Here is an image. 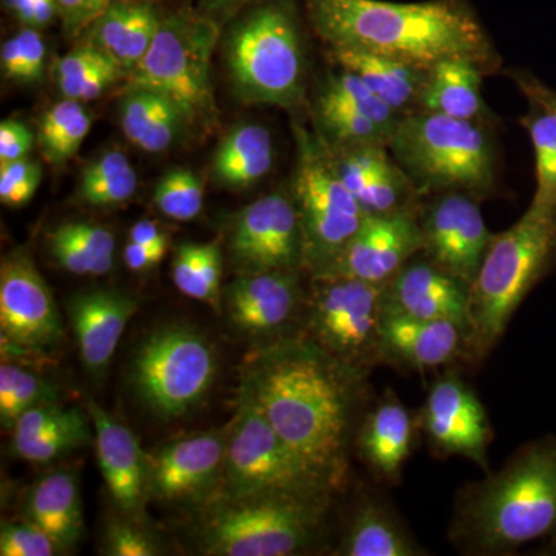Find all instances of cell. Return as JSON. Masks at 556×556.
Listing matches in <instances>:
<instances>
[{"label": "cell", "mask_w": 556, "mask_h": 556, "mask_svg": "<svg viewBox=\"0 0 556 556\" xmlns=\"http://www.w3.org/2000/svg\"><path fill=\"white\" fill-rule=\"evenodd\" d=\"M229 249L241 274L303 270V232L292 197L269 193L244 207Z\"/></svg>", "instance_id": "cell-16"}, {"label": "cell", "mask_w": 556, "mask_h": 556, "mask_svg": "<svg viewBox=\"0 0 556 556\" xmlns=\"http://www.w3.org/2000/svg\"><path fill=\"white\" fill-rule=\"evenodd\" d=\"M228 428L169 442L148 455L149 500L192 506L214 496L225 475Z\"/></svg>", "instance_id": "cell-17"}, {"label": "cell", "mask_w": 556, "mask_h": 556, "mask_svg": "<svg viewBox=\"0 0 556 556\" xmlns=\"http://www.w3.org/2000/svg\"><path fill=\"white\" fill-rule=\"evenodd\" d=\"M61 548L40 527L27 518L24 521L3 522L0 530L2 556H53Z\"/></svg>", "instance_id": "cell-39"}, {"label": "cell", "mask_w": 556, "mask_h": 556, "mask_svg": "<svg viewBox=\"0 0 556 556\" xmlns=\"http://www.w3.org/2000/svg\"><path fill=\"white\" fill-rule=\"evenodd\" d=\"M387 283L313 277L302 331L348 367L369 372L380 364V328Z\"/></svg>", "instance_id": "cell-12"}, {"label": "cell", "mask_w": 556, "mask_h": 556, "mask_svg": "<svg viewBox=\"0 0 556 556\" xmlns=\"http://www.w3.org/2000/svg\"><path fill=\"white\" fill-rule=\"evenodd\" d=\"M417 430L416 417L394 391L388 390L358 424L354 438L358 456L379 481L399 484L415 447Z\"/></svg>", "instance_id": "cell-25"}, {"label": "cell", "mask_w": 556, "mask_h": 556, "mask_svg": "<svg viewBox=\"0 0 556 556\" xmlns=\"http://www.w3.org/2000/svg\"><path fill=\"white\" fill-rule=\"evenodd\" d=\"M336 490L309 470L240 390L236 416L228 428L222 496H334Z\"/></svg>", "instance_id": "cell-10"}, {"label": "cell", "mask_w": 556, "mask_h": 556, "mask_svg": "<svg viewBox=\"0 0 556 556\" xmlns=\"http://www.w3.org/2000/svg\"><path fill=\"white\" fill-rule=\"evenodd\" d=\"M61 228L94 260L100 269V276H104L113 268L115 237L112 230L91 222L65 223Z\"/></svg>", "instance_id": "cell-42"}, {"label": "cell", "mask_w": 556, "mask_h": 556, "mask_svg": "<svg viewBox=\"0 0 556 556\" xmlns=\"http://www.w3.org/2000/svg\"><path fill=\"white\" fill-rule=\"evenodd\" d=\"M153 203L167 218L190 222L199 217L203 208V185L199 177L188 169L167 172L156 185Z\"/></svg>", "instance_id": "cell-38"}, {"label": "cell", "mask_w": 556, "mask_h": 556, "mask_svg": "<svg viewBox=\"0 0 556 556\" xmlns=\"http://www.w3.org/2000/svg\"><path fill=\"white\" fill-rule=\"evenodd\" d=\"M422 249L419 208L396 214H367L338 260L320 276L388 283Z\"/></svg>", "instance_id": "cell-18"}, {"label": "cell", "mask_w": 556, "mask_h": 556, "mask_svg": "<svg viewBox=\"0 0 556 556\" xmlns=\"http://www.w3.org/2000/svg\"><path fill=\"white\" fill-rule=\"evenodd\" d=\"M419 225L420 254L471 287L495 236L486 228L479 200L464 192L438 193L419 207Z\"/></svg>", "instance_id": "cell-15"}, {"label": "cell", "mask_w": 556, "mask_h": 556, "mask_svg": "<svg viewBox=\"0 0 556 556\" xmlns=\"http://www.w3.org/2000/svg\"><path fill=\"white\" fill-rule=\"evenodd\" d=\"M470 285L419 254L388 281L383 311L453 321L470 334Z\"/></svg>", "instance_id": "cell-21"}, {"label": "cell", "mask_w": 556, "mask_h": 556, "mask_svg": "<svg viewBox=\"0 0 556 556\" xmlns=\"http://www.w3.org/2000/svg\"><path fill=\"white\" fill-rule=\"evenodd\" d=\"M129 241L152 248H167V237L161 232L160 226L150 219H141L131 226Z\"/></svg>", "instance_id": "cell-52"}, {"label": "cell", "mask_w": 556, "mask_h": 556, "mask_svg": "<svg viewBox=\"0 0 556 556\" xmlns=\"http://www.w3.org/2000/svg\"><path fill=\"white\" fill-rule=\"evenodd\" d=\"M139 2H153V0H139Z\"/></svg>", "instance_id": "cell-55"}, {"label": "cell", "mask_w": 556, "mask_h": 556, "mask_svg": "<svg viewBox=\"0 0 556 556\" xmlns=\"http://www.w3.org/2000/svg\"><path fill=\"white\" fill-rule=\"evenodd\" d=\"M138 188L137 172L134 167L118 177L105 179L91 186H79L78 195L84 203L94 207L116 206L126 203L135 195Z\"/></svg>", "instance_id": "cell-43"}, {"label": "cell", "mask_w": 556, "mask_h": 556, "mask_svg": "<svg viewBox=\"0 0 556 556\" xmlns=\"http://www.w3.org/2000/svg\"><path fill=\"white\" fill-rule=\"evenodd\" d=\"M468 334L453 321L426 320L383 311L380 364L427 372L466 357Z\"/></svg>", "instance_id": "cell-22"}, {"label": "cell", "mask_w": 556, "mask_h": 556, "mask_svg": "<svg viewBox=\"0 0 556 556\" xmlns=\"http://www.w3.org/2000/svg\"><path fill=\"white\" fill-rule=\"evenodd\" d=\"M7 9L22 22V24L30 25L33 10H35L36 0H3Z\"/></svg>", "instance_id": "cell-54"}, {"label": "cell", "mask_w": 556, "mask_h": 556, "mask_svg": "<svg viewBox=\"0 0 556 556\" xmlns=\"http://www.w3.org/2000/svg\"><path fill=\"white\" fill-rule=\"evenodd\" d=\"M416 419L434 455L466 457L489 471L492 424L481 399L456 369L431 383Z\"/></svg>", "instance_id": "cell-13"}, {"label": "cell", "mask_w": 556, "mask_h": 556, "mask_svg": "<svg viewBox=\"0 0 556 556\" xmlns=\"http://www.w3.org/2000/svg\"><path fill=\"white\" fill-rule=\"evenodd\" d=\"M24 46L25 78L24 83H36L46 67V40L38 28L27 27L17 33Z\"/></svg>", "instance_id": "cell-49"}, {"label": "cell", "mask_w": 556, "mask_h": 556, "mask_svg": "<svg viewBox=\"0 0 556 556\" xmlns=\"http://www.w3.org/2000/svg\"><path fill=\"white\" fill-rule=\"evenodd\" d=\"M90 413L79 408H62L56 419L31 437L13 438L14 455L30 463H50L83 447L91 439Z\"/></svg>", "instance_id": "cell-35"}, {"label": "cell", "mask_w": 556, "mask_h": 556, "mask_svg": "<svg viewBox=\"0 0 556 556\" xmlns=\"http://www.w3.org/2000/svg\"><path fill=\"white\" fill-rule=\"evenodd\" d=\"M295 138L291 197L303 232V270L317 277L338 260L367 214L343 185L325 142L300 127Z\"/></svg>", "instance_id": "cell-9"}, {"label": "cell", "mask_w": 556, "mask_h": 556, "mask_svg": "<svg viewBox=\"0 0 556 556\" xmlns=\"http://www.w3.org/2000/svg\"><path fill=\"white\" fill-rule=\"evenodd\" d=\"M218 33L217 21L204 14L164 17L148 53L126 75L124 90L155 91L178 109L186 126H207L217 113L211 64Z\"/></svg>", "instance_id": "cell-8"}, {"label": "cell", "mask_w": 556, "mask_h": 556, "mask_svg": "<svg viewBox=\"0 0 556 556\" xmlns=\"http://www.w3.org/2000/svg\"><path fill=\"white\" fill-rule=\"evenodd\" d=\"M368 372L348 367L303 331L249 354L241 388L294 455L336 492L346 484Z\"/></svg>", "instance_id": "cell-1"}, {"label": "cell", "mask_w": 556, "mask_h": 556, "mask_svg": "<svg viewBox=\"0 0 556 556\" xmlns=\"http://www.w3.org/2000/svg\"><path fill=\"white\" fill-rule=\"evenodd\" d=\"M109 61L112 60L108 54L90 42L80 43L76 49L68 51L56 64V83L61 93H64L73 84L78 83L91 70L101 67Z\"/></svg>", "instance_id": "cell-44"}, {"label": "cell", "mask_w": 556, "mask_h": 556, "mask_svg": "<svg viewBox=\"0 0 556 556\" xmlns=\"http://www.w3.org/2000/svg\"><path fill=\"white\" fill-rule=\"evenodd\" d=\"M226 62L244 101L292 108L305 83L298 17L285 2L258 7L230 31Z\"/></svg>", "instance_id": "cell-7"}, {"label": "cell", "mask_w": 556, "mask_h": 556, "mask_svg": "<svg viewBox=\"0 0 556 556\" xmlns=\"http://www.w3.org/2000/svg\"><path fill=\"white\" fill-rule=\"evenodd\" d=\"M91 129V116L83 102L64 98L47 110L39 124L38 141L42 155L54 166L78 153Z\"/></svg>", "instance_id": "cell-36"}, {"label": "cell", "mask_w": 556, "mask_h": 556, "mask_svg": "<svg viewBox=\"0 0 556 556\" xmlns=\"http://www.w3.org/2000/svg\"><path fill=\"white\" fill-rule=\"evenodd\" d=\"M311 25L328 49L362 50L430 70L467 58L486 73L500 65L475 11L463 0H303Z\"/></svg>", "instance_id": "cell-2"}, {"label": "cell", "mask_w": 556, "mask_h": 556, "mask_svg": "<svg viewBox=\"0 0 556 556\" xmlns=\"http://www.w3.org/2000/svg\"><path fill=\"white\" fill-rule=\"evenodd\" d=\"M223 299L233 327L268 340L288 334L287 328L305 303L299 270L241 274Z\"/></svg>", "instance_id": "cell-19"}, {"label": "cell", "mask_w": 556, "mask_h": 556, "mask_svg": "<svg viewBox=\"0 0 556 556\" xmlns=\"http://www.w3.org/2000/svg\"><path fill=\"white\" fill-rule=\"evenodd\" d=\"M273 137L266 127L244 123L223 138L214 160L212 177L230 189H248L257 185L273 169Z\"/></svg>", "instance_id": "cell-32"}, {"label": "cell", "mask_w": 556, "mask_h": 556, "mask_svg": "<svg viewBox=\"0 0 556 556\" xmlns=\"http://www.w3.org/2000/svg\"><path fill=\"white\" fill-rule=\"evenodd\" d=\"M556 265V207L530 204L514 226L495 233L471 285L466 357L492 353L521 303Z\"/></svg>", "instance_id": "cell-4"}, {"label": "cell", "mask_w": 556, "mask_h": 556, "mask_svg": "<svg viewBox=\"0 0 556 556\" xmlns=\"http://www.w3.org/2000/svg\"><path fill=\"white\" fill-rule=\"evenodd\" d=\"M130 167L131 163L126 153L121 152V150H109V152L98 156L97 160L91 161L89 166L84 169L79 186L97 185V182L105 181V179L118 177V175L129 170Z\"/></svg>", "instance_id": "cell-48"}, {"label": "cell", "mask_w": 556, "mask_h": 556, "mask_svg": "<svg viewBox=\"0 0 556 556\" xmlns=\"http://www.w3.org/2000/svg\"><path fill=\"white\" fill-rule=\"evenodd\" d=\"M172 278L181 294L218 309L223 295V255L217 241L181 244L172 265Z\"/></svg>", "instance_id": "cell-34"}, {"label": "cell", "mask_w": 556, "mask_h": 556, "mask_svg": "<svg viewBox=\"0 0 556 556\" xmlns=\"http://www.w3.org/2000/svg\"><path fill=\"white\" fill-rule=\"evenodd\" d=\"M42 181V170L36 161L28 159L0 164V201L9 207L30 203Z\"/></svg>", "instance_id": "cell-40"}, {"label": "cell", "mask_w": 556, "mask_h": 556, "mask_svg": "<svg viewBox=\"0 0 556 556\" xmlns=\"http://www.w3.org/2000/svg\"><path fill=\"white\" fill-rule=\"evenodd\" d=\"M329 54L339 67L357 75L399 115H409L419 109L428 70L362 50L329 49Z\"/></svg>", "instance_id": "cell-31"}, {"label": "cell", "mask_w": 556, "mask_h": 556, "mask_svg": "<svg viewBox=\"0 0 556 556\" xmlns=\"http://www.w3.org/2000/svg\"><path fill=\"white\" fill-rule=\"evenodd\" d=\"M388 148L420 199L464 192L481 201L495 189V139L485 123L417 110L401 119Z\"/></svg>", "instance_id": "cell-5"}, {"label": "cell", "mask_w": 556, "mask_h": 556, "mask_svg": "<svg viewBox=\"0 0 556 556\" xmlns=\"http://www.w3.org/2000/svg\"><path fill=\"white\" fill-rule=\"evenodd\" d=\"M167 248L144 247V244L134 243L129 241L124 249V263L127 268L135 273H142L159 266L166 255Z\"/></svg>", "instance_id": "cell-50"}, {"label": "cell", "mask_w": 556, "mask_h": 556, "mask_svg": "<svg viewBox=\"0 0 556 556\" xmlns=\"http://www.w3.org/2000/svg\"><path fill=\"white\" fill-rule=\"evenodd\" d=\"M104 554L109 556H155L160 546L155 538L130 519L115 518L104 533Z\"/></svg>", "instance_id": "cell-41"}, {"label": "cell", "mask_w": 556, "mask_h": 556, "mask_svg": "<svg viewBox=\"0 0 556 556\" xmlns=\"http://www.w3.org/2000/svg\"><path fill=\"white\" fill-rule=\"evenodd\" d=\"M0 65H2V73L7 79L24 83V46H22L20 35L3 42L2 51H0Z\"/></svg>", "instance_id": "cell-51"}, {"label": "cell", "mask_w": 556, "mask_h": 556, "mask_svg": "<svg viewBox=\"0 0 556 556\" xmlns=\"http://www.w3.org/2000/svg\"><path fill=\"white\" fill-rule=\"evenodd\" d=\"M2 348L42 353L64 338L60 311L35 262L16 251L0 268Z\"/></svg>", "instance_id": "cell-14"}, {"label": "cell", "mask_w": 556, "mask_h": 556, "mask_svg": "<svg viewBox=\"0 0 556 556\" xmlns=\"http://www.w3.org/2000/svg\"><path fill=\"white\" fill-rule=\"evenodd\" d=\"M35 137L20 121L7 119L0 124V164L25 160L31 152Z\"/></svg>", "instance_id": "cell-47"}, {"label": "cell", "mask_w": 556, "mask_h": 556, "mask_svg": "<svg viewBox=\"0 0 556 556\" xmlns=\"http://www.w3.org/2000/svg\"><path fill=\"white\" fill-rule=\"evenodd\" d=\"M251 2L255 0H201L200 7L203 11L201 14L214 21L226 20Z\"/></svg>", "instance_id": "cell-53"}, {"label": "cell", "mask_w": 556, "mask_h": 556, "mask_svg": "<svg viewBox=\"0 0 556 556\" xmlns=\"http://www.w3.org/2000/svg\"><path fill=\"white\" fill-rule=\"evenodd\" d=\"M332 496L218 497L200 527V548L212 556H291L311 551Z\"/></svg>", "instance_id": "cell-6"}, {"label": "cell", "mask_w": 556, "mask_h": 556, "mask_svg": "<svg viewBox=\"0 0 556 556\" xmlns=\"http://www.w3.org/2000/svg\"><path fill=\"white\" fill-rule=\"evenodd\" d=\"M65 35L76 36L94 24L113 0H56Z\"/></svg>", "instance_id": "cell-46"}, {"label": "cell", "mask_w": 556, "mask_h": 556, "mask_svg": "<svg viewBox=\"0 0 556 556\" xmlns=\"http://www.w3.org/2000/svg\"><path fill=\"white\" fill-rule=\"evenodd\" d=\"M214 346L186 325H167L139 345L131 362V386L139 401L164 420L192 412L217 378Z\"/></svg>", "instance_id": "cell-11"}, {"label": "cell", "mask_w": 556, "mask_h": 556, "mask_svg": "<svg viewBox=\"0 0 556 556\" xmlns=\"http://www.w3.org/2000/svg\"><path fill=\"white\" fill-rule=\"evenodd\" d=\"M485 75L489 73L481 64L467 58L439 62L428 70L417 110L485 123L489 116L482 98V78Z\"/></svg>", "instance_id": "cell-29"}, {"label": "cell", "mask_w": 556, "mask_h": 556, "mask_svg": "<svg viewBox=\"0 0 556 556\" xmlns=\"http://www.w3.org/2000/svg\"><path fill=\"white\" fill-rule=\"evenodd\" d=\"M25 518L40 527L61 552L76 547L84 532L78 478L68 470H53L35 482L25 500Z\"/></svg>", "instance_id": "cell-28"}, {"label": "cell", "mask_w": 556, "mask_h": 556, "mask_svg": "<svg viewBox=\"0 0 556 556\" xmlns=\"http://www.w3.org/2000/svg\"><path fill=\"white\" fill-rule=\"evenodd\" d=\"M58 390L38 375L20 365L3 362L0 367V422L7 430H13L14 424L27 409L36 405L54 402Z\"/></svg>", "instance_id": "cell-37"}, {"label": "cell", "mask_w": 556, "mask_h": 556, "mask_svg": "<svg viewBox=\"0 0 556 556\" xmlns=\"http://www.w3.org/2000/svg\"><path fill=\"white\" fill-rule=\"evenodd\" d=\"M510 76L529 105L521 124L529 131L535 156L532 204L556 207V91L525 70L511 72Z\"/></svg>", "instance_id": "cell-27"}, {"label": "cell", "mask_w": 556, "mask_h": 556, "mask_svg": "<svg viewBox=\"0 0 556 556\" xmlns=\"http://www.w3.org/2000/svg\"><path fill=\"white\" fill-rule=\"evenodd\" d=\"M121 129L131 144L148 153L164 152L186 126L181 113L155 91L126 90L119 108Z\"/></svg>", "instance_id": "cell-33"}, {"label": "cell", "mask_w": 556, "mask_h": 556, "mask_svg": "<svg viewBox=\"0 0 556 556\" xmlns=\"http://www.w3.org/2000/svg\"><path fill=\"white\" fill-rule=\"evenodd\" d=\"M161 20L163 17L148 2L113 0L89 28V42L104 51L126 76L148 53Z\"/></svg>", "instance_id": "cell-26"}, {"label": "cell", "mask_w": 556, "mask_h": 556, "mask_svg": "<svg viewBox=\"0 0 556 556\" xmlns=\"http://www.w3.org/2000/svg\"><path fill=\"white\" fill-rule=\"evenodd\" d=\"M97 444L98 463L110 496L116 506L138 518L148 493V455L131 430L109 415L93 399H87Z\"/></svg>", "instance_id": "cell-23"}, {"label": "cell", "mask_w": 556, "mask_h": 556, "mask_svg": "<svg viewBox=\"0 0 556 556\" xmlns=\"http://www.w3.org/2000/svg\"><path fill=\"white\" fill-rule=\"evenodd\" d=\"M49 244L53 257L70 274H75V276H100V269H98L94 260L72 237H68L61 226L50 233Z\"/></svg>", "instance_id": "cell-45"}, {"label": "cell", "mask_w": 556, "mask_h": 556, "mask_svg": "<svg viewBox=\"0 0 556 556\" xmlns=\"http://www.w3.org/2000/svg\"><path fill=\"white\" fill-rule=\"evenodd\" d=\"M450 541L463 554L511 555L556 541V438L522 445L497 471L457 493Z\"/></svg>", "instance_id": "cell-3"}, {"label": "cell", "mask_w": 556, "mask_h": 556, "mask_svg": "<svg viewBox=\"0 0 556 556\" xmlns=\"http://www.w3.org/2000/svg\"><path fill=\"white\" fill-rule=\"evenodd\" d=\"M327 148L343 185L365 214L386 215L419 208L420 197L386 142Z\"/></svg>", "instance_id": "cell-20"}, {"label": "cell", "mask_w": 556, "mask_h": 556, "mask_svg": "<svg viewBox=\"0 0 556 556\" xmlns=\"http://www.w3.org/2000/svg\"><path fill=\"white\" fill-rule=\"evenodd\" d=\"M336 555L424 556L427 551L387 503L364 497L351 515Z\"/></svg>", "instance_id": "cell-30"}, {"label": "cell", "mask_w": 556, "mask_h": 556, "mask_svg": "<svg viewBox=\"0 0 556 556\" xmlns=\"http://www.w3.org/2000/svg\"><path fill=\"white\" fill-rule=\"evenodd\" d=\"M67 308L84 367L91 376L104 375L124 329L137 314L138 300L124 292L91 289L73 295Z\"/></svg>", "instance_id": "cell-24"}]
</instances>
